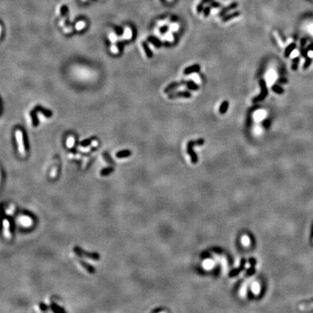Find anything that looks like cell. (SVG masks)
<instances>
[{
	"mask_svg": "<svg viewBox=\"0 0 313 313\" xmlns=\"http://www.w3.org/2000/svg\"><path fill=\"white\" fill-rule=\"evenodd\" d=\"M204 144V140L203 138H199L196 141H190L187 144V152L191 156V161L194 164H196L198 162V157L196 153L193 150V146H202Z\"/></svg>",
	"mask_w": 313,
	"mask_h": 313,
	"instance_id": "cell-1",
	"label": "cell"
},
{
	"mask_svg": "<svg viewBox=\"0 0 313 313\" xmlns=\"http://www.w3.org/2000/svg\"><path fill=\"white\" fill-rule=\"evenodd\" d=\"M259 83L261 88V93L259 96H257V97H254L253 99L252 102L254 103H257L258 102H261V101L264 100L265 97L267 96V94H268V90H267V84H266L265 81L264 79H260L259 81Z\"/></svg>",
	"mask_w": 313,
	"mask_h": 313,
	"instance_id": "cell-2",
	"label": "cell"
},
{
	"mask_svg": "<svg viewBox=\"0 0 313 313\" xmlns=\"http://www.w3.org/2000/svg\"><path fill=\"white\" fill-rule=\"evenodd\" d=\"M73 251L75 254L79 257H86L89 258L91 259H94V260H98L100 258V256L98 253L96 252H86V251H83L82 249H81L78 246H75L73 248Z\"/></svg>",
	"mask_w": 313,
	"mask_h": 313,
	"instance_id": "cell-3",
	"label": "cell"
},
{
	"mask_svg": "<svg viewBox=\"0 0 313 313\" xmlns=\"http://www.w3.org/2000/svg\"><path fill=\"white\" fill-rule=\"evenodd\" d=\"M15 136L16 139H17V142L18 143V148H19V151L21 152V154H25V144H24L23 138H22V131L21 130H17L15 132Z\"/></svg>",
	"mask_w": 313,
	"mask_h": 313,
	"instance_id": "cell-4",
	"label": "cell"
},
{
	"mask_svg": "<svg viewBox=\"0 0 313 313\" xmlns=\"http://www.w3.org/2000/svg\"><path fill=\"white\" fill-rule=\"evenodd\" d=\"M168 97L170 99L178 98V97H183V98H191V94L187 91H176V92L170 93L168 94Z\"/></svg>",
	"mask_w": 313,
	"mask_h": 313,
	"instance_id": "cell-5",
	"label": "cell"
},
{
	"mask_svg": "<svg viewBox=\"0 0 313 313\" xmlns=\"http://www.w3.org/2000/svg\"><path fill=\"white\" fill-rule=\"evenodd\" d=\"M186 81H184V80H183V81H180V82H173V83H171L170 84H169L165 89L164 92L166 93V94H168L169 92L172 91L174 90V89H177V88H178L179 86H183V85H186Z\"/></svg>",
	"mask_w": 313,
	"mask_h": 313,
	"instance_id": "cell-6",
	"label": "cell"
},
{
	"mask_svg": "<svg viewBox=\"0 0 313 313\" xmlns=\"http://www.w3.org/2000/svg\"><path fill=\"white\" fill-rule=\"evenodd\" d=\"M199 70H200V66L198 64H196V65H191L190 67H186L183 71V74L184 75H189V74L193 73H199Z\"/></svg>",
	"mask_w": 313,
	"mask_h": 313,
	"instance_id": "cell-7",
	"label": "cell"
},
{
	"mask_svg": "<svg viewBox=\"0 0 313 313\" xmlns=\"http://www.w3.org/2000/svg\"><path fill=\"white\" fill-rule=\"evenodd\" d=\"M78 262H79V264L81 265V267H83V269H85L86 271L89 272V273L93 274V273H95V269H94V267H93L91 265H90L89 264H88L87 262H84V261H83V260H81V259H79V260H78Z\"/></svg>",
	"mask_w": 313,
	"mask_h": 313,
	"instance_id": "cell-8",
	"label": "cell"
},
{
	"mask_svg": "<svg viewBox=\"0 0 313 313\" xmlns=\"http://www.w3.org/2000/svg\"><path fill=\"white\" fill-rule=\"evenodd\" d=\"M35 110H36V111L42 112L45 117H47V118H51L52 115V112L51 111H49V110H46V109L44 108V107H42L41 106H36V107Z\"/></svg>",
	"mask_w": 313,
	"mask_h": 313,
	"instance_id": "cell-9",
	"label": "cell"
},
{
	"mask_svg": "<svg viewBox=\"0 0 313 313\" xmlns=\"http://www.w3.org/2000/svg\"><path fill=\"white\" fill-rule=\"evenodd\" d=\"M148 42H150L151 44H152L157 48H160L162 45V42L159 41V39H158L157 38H156V37L154 36L149 37V38H148Z\"/></svg>",
	"mask_w": 313,
	"mask_h": 313,
	"instance_id": "cell-10",
	"label": "cell"
},
{
	"mask_svg": "<svg viewBox=\"0 0 313 313\" xmlns=\"http://www.w3.org/2000/svg\"><path fill=\"white\" fill-rule=\"evenodd\" d=\"M186 86H187L189 90L191 91H197L199 89V85L197 84L195 82H194L191 80H189V81H186Z\"/></svg>",
	"mask_w": 313,
	"mask_h": 313,
	"instance_id": "cell-11",
	"label": "cell"
},
{
	"mask_svg": "<svg viewBox=\"0 0 313 313\" xmlns=\"http://www.w3.org/2000/svg\"><path fill=\"white\" fill-rule=\"evenodd\" d=\"M228 107H229V102H228V101H224L223 103L221 104L220 106L219 112L222 114L226 113L228 111Z\"/></svg>",
	"mask_w": 313,
	"mask_h": 313,
	"instance_id": "cell-12",
	"label": "cell"
},
{
	"mask_svg": "<svg viewBox=\"0 0 313 313\" xmlns=\"http://www.w3.org/2000/svg\"><path fill=\"white\" fill-rule=\"evenodd\" d=\"M131 154V152L130 150H122V151L118 152L116 154V157L118 158H126L129 157Z\"/></svg>",
	"mask_w": 313,
	"mask_h": 313,
	"instance_id": "cell-13",
	"label": "cell"
},
{
	"mask_svg": "<svg viewBox=\"0 0 313 313\" xmlns=\"http://www.w3.org/2000/svg\"><path fill=\"white\" fill-rule=\"evenodd\" d=\"M214 265H215V262H214L213 260H212V259H206V260H204L203 262L202 265H203L204 268L206 269V270H210V269L212 268Z\"/></svg>",
	"mask_w": 313,
	"mask_h": 313,
	"instance_id": "cell-14",
	"label": "cell"
},
{
	"mask_svg": "<svg viewBox=\"0 0 313 313\" xmlns=\"http://www.w3.org/2000/svg\"><path fill=\"white\" fill-rule=\"evenodd\" d=\"M295 48H296V45L294 44H291L289 45V46L286 48V49H285V53H284L285 57H289V56L291 55V53L293 52V51L295 49Z\"/></svg>",
	"mask_w": 313,
	"mask_h": 313,
	"instance_id": "cell-15",
	"label": "cell"
},
{
	"mask_svg": "<svg viewBox=\"0 0 313 313\" xmlns=\"http://www.w3.org/2000/svg\"><path fill=\"white\" fill-rule=\"evenodd\" d=\"M36 110H34L33 111L30 112V116L32 118V122H33V126H37L38 125V120L37 118L36 115Z\"/></svg>",
	"mask_w": 313,
	"mask_h": 313,
	"instance_id": "cell-16",
	"label": "cell"
},
{
	"mask_svg": "<svg viewBox=\"0 0 313 313\" xmlns=\"http://www.w3.org/2000/svg\"><path fill=\"white\" fill-rule=\"evenodd\" d=\"M142 46H143L145 52H146V56H147L149 58H152V56H153L152 52L151 49L149 47V46H148L147 44H146V42H143V43H142Z\"/></svg>",
	"mask_w": 313,
	"mask_h": 313,
	"instance_id": "cell-17",
	"label": "cell"
},
{
	"mask_svg": "<svg viewBox=\"0 0 313 313\" xmlns=\"http://www.w3.org/2000/svg\"><path fill=\"white\" fill-rule=\"evenodd\" d=\"M113 171H114V168H113V167H106V168H104L101 170L100 175H102V176H105V177L107 176V175H109L110 174H111Z\"/></svg>",
	"mask_w": 313,
	"mask_h": 313,
	"instance_id": "cell-18",
	"label": "cell"
},
{
	"mask_svg": "<svg viewBox=\"0 0 313 313\" xmlns=\"http://www.w3.org/2000/svg\"><path fill=\"white\" fill-rule=\"evenodd\" d=\"M239 15H240V13H238V12H234L232 14L228 15L224 17V18H223V22H226V21H230V20L233 19V18H237V17H238Z\"/></svg>",
	"mask_w": 313,
	"mask_h": 313,
	"instance_id": "cell-19",
	"label": "cell"
},
{
	"mask_svg": "<svg viewBox=\"0 0 313 313\" xmlns=\"http://www.w3.org/2000/svg\"><path fill=\"white\" fill-rule=\"evenodd\" d=\"M10 223L7 219L4 220V228H5V236L7 237L10 236Z\"/></svg>",
	"mask_w": 313,
	"mask_h": 313,
	"instance_id": "cell-20",
	"label": "cell"
},
{
	"mask_svg": "<svg viewBox=\"0 0 313 313\" xmlns=\"http://www.w3.org/2000/svg\"><path fill=\"white\" fill-rule=\"evenodd\" d=\"M51 308L52 310V311L54 312L60 313V312H65V310L63 308H62L61 307H60L59 305H57V304L52 303L51 305Z\"/></svg>",
	"mask_w": 313,
	"mask_h": 313,
	"instance_id": "cell-21",
	"label": "cell"
},
{
	"mask_svg": "<svg viewBox=\"0 0 313 313\" xmlns=\"http://www.w3.org/2000/svg\"><path fill=\"white\" fill-rule=\"evenodd\" d=\"M271 89H272V91H274V92H275V94H282L283 93V91H283V89H282L281 86H278V85H277V84L273 85V86H272Z\"/></svg>",
	"mask_w": 313,
	"mask_h": 313,
	"instance_id": "cell-22",
	"label": "cell"
},
{
	"mask_svg": "<svg viewBox=\"0 0 313 313\" xmlns=\"http://www.w3.org/2000/svg\"><path fill=\"white\" fill-rule=\"evenodd\" d=\"M299 310H309L313 309V302L308 304H303L299 305Z\"/></svg>",
	"mask_w": 313,
	"mask_h": 313,
	"instance_id": "cell-23",
	"label": "cell"
},
{
	"mask_svg": "<svg viewBox=\"0 0 313 313\" xmlns=\"http://www.w3.org/2000/svg\"><path fill=\"white\" fill-rule=\"evenodd\" d=\"M251 291L254 294H258L260 291V286L258 283L255 282L251 286Z\"/></svg>",
	"mask_w": 313,
	"mask_h": 313,
	"instance_id": "cell-24",
	"label": "cell"
},
{
	"mask_svg": "<svg viewBox=\"0 0 313 313\" xmlns=\"http://www.w3.org/2000/svg\"><path fill=\"white\" fill-rule=\"evenodd\" d=\"M242 243L244 246H249L250 244H251V240H250L249 237L248 236H242Z\"/></svg>",
	"mask_w": 313,
	"mask_h": 313,
	"instance_id": "cell-25",
	"label": "cell"
},
{
	"mask_svg": "<svg viewBox=\"0 0 313 313\" xmlns=\"http://www.w3.org/2000/svg\"><path fill=\"white\" fill-rule=\"evenodd\" d=\"M123 37H124L126 39H130V38H131V37H132V31H131L130 28H126L124 34H123Z\"/></svg>",
	"mask_w": 313,
	"mask_h": 313,
	"instance_id": "cell-26",
	"label": "cell"
},
{
	"mask_svg": "<svg viewBox=\"0 0 313 313\" xmlns=\"http://www.w3.org/2000/svg\"><path fill=\"white\" fill-rule=\"evenodd\" d=\"M92 140H91V139H86V140H83V142H81V146H84V147H86V146H88L89 145L91 144V143H92Z\"/></svg>",
	"mask_w": 313,
	"mask_h": 313,
	"instance_id": "cell-27",
	"label": "cell"
},
{
	"mask_svg": "<svg viewBox=\"0 0 313 313\" xmlns=\"http://www.w3.org/2000/svg\"><path fill=\"white\" fill-rule=\"evenodd\" d=\"M74 142H75V140H74V138L73 137H69L68 139H67V145L68 147H72V146H73V144H74Z\"/></svg>",
	"mask_w": 313,
	"mask_h": 313,
	"instance_id": "cell-28",
	"label": "cell"
},
{
	"mask_svg": "<svg viewBox=\"0 0 313 313\" xmlns=\"http://www.w3.org/2000/svg\"><path fill=\"white\" fill-rule=\"evenodd\" d=\"M262 126L265 129H268L270 126V120L269 119H265L262 122Z\"/></svg>",
	"mask_w": 313,
	"mask_h": 313,
	"instance_id": "cell-29",
	"label": "cell"
},
{
	"mask_svg": "<svg viewBox=\"0 0 313 313\" xmlns=\"http://www.w3.org/2000/svg\"><path fill=\"white\" fill-rule=\"evenodd\" d=\"M75 27H76L77 30H82L85 27V22L83 21H80L76 24Z\"/></svg>",
	"mask_w": 313,
	"mask_h": 313,
	"instance_id": "cell-30",
	"label": "cell"
},
{
	"mask_svg": "<svg viewBox=\"0 0 313 313\" xmlns=\"http://www.w3.org/2000/svg\"><path fill=\"white\" fill-rule=\"evenodd\" d=\"M104 158H105V159H106L107 162H108V163H110V164H113V162L112 160L111 159V158L109 157L108 155L107 154H104Z\"/></svg>",
	"mask_w": 313,
	"mask_h": 313,
	"instance_id": "cell-31",
	"label": "cell"
},
{
	"mask_svg": "<svg viewBox=\"0 0 313 313\" xmlns=\"http://www.w3.org/2000/svg\"><path fill=\"white\" fill-rule=\"evenodd\" d=\"M39 309L42 310V311H46V310L48 309V307L44 303H42L39 304Z\"/></svg>",
	"mask_w": 313,
	"mask_h": 313,
	"instance_id": "cell-32",
	"label": "cell"
},
{
	"mask_svg": "<svg viewBox=\"0 0 313 313\" xmlns=\"http://www.w3.org/2000/svg\"><path fill=\"white\" fill-rule=\"evenodd\" d=\"M168 29H169V27H167V26H163V27L161 28L160 30H159V31H160L161 34H165L166 32H167V30H168Z\"/></svg>",
	"mask_w": 313,
	"mask_h": 313,
	"instance_id": "cell-33",
	"label": "cell"
},
{
	"mask_svg": "<svg viewBox=\"0 0 313 313\" xmlns=\"http://www.w3.org/2000/svg\"><path fill=\"white\" fill-rule=\"evenodd\" d=\"M110 50H111V51H112V53H114V54H116V53H118V47H117L116 46H112V47L110 48Z\"/></svg>",
	"mask_w": 313,
	"mask_h": 313,
	"instance_id": "cell-34",
	"label": "cell"
},
{
	"mask_svg": "<svg viewBox=\"0 0 313 313\" xmlns=\"http://www.w3.org/2000/svg\"><path fill=\"white\" fill-rule=\"evenodd\" d=\"M110 38L112 42H116V40H117V36H116V35H114V34H112L110 36Z\"/></svg>",
	"mask_w": 313,
	"mask_h": 313,
	"instance_id": "cell-35",
	"label": "cell"
},
{
	"mask_svg": "<svg viewBox=\"0 0 313 313\" xmlns=\"http://www.w3.org/2000/svg\"><path fill=\"white\" fill-rule=\"evenodd\" d=\"M307 56H308L309 58H313V50H312V49H310V50H309V51L307 52Z\"/></svg>",
	"mask_w": 313,
	"mask_h": 313,
	"instance_id": "cell-36",
	"label": "cell"
},
{
	"mask_svg": "<svg viewBox=\"0 0 313 313\" xmlns=\"http://www.w3.org/2000/svg\"><path fill=\"white\" fill-rule=\"evenodd\" d=\"M278 82L279 83H287V80L285 79V78H281L278 80Z\"/></svg>",
	"mask_w": 313,
	"mask_h": 313,
	"instance_id": "cell-37",
	"label": "cell"
},
{
	"mask_svg": "<svg viewBox=\"0 0 313 313\" xmlns=\"http://www.w3.org/2000/svg\"><path fill=\"white\" fill-rule=\"evenodd\" d=\"M28 220V218H23L22 220H21V222L24 225H29V221Z\"/></svg>",
	"mask_w": 313,
	"mask_h": 313,
	"instance_id": "cell-38",
	"label": "cell"
},
{
	"mask_svg": "<svg viewBox=\"0 0 313 313\" xmlns=\"http://www.w3.org/2000/svg\"><path fill=\"white\" fill-rule=\"evenodd\" d=\"M309 29H310V32L312 34V36H313V24H312L311 26H310V28H309Z\"/></svg>",
	"mask_w": 313,
	"mask_h": 313,
	"instance_id": "cell-39",
	"label": "cell"
},
{
	"mask_svg": "<svg viewBox=\"0 0 313 313\" xmlns=\"http://www.w3.org/2000/svg\"><path fill=\"white\" fill-rule=\"evenodd\" d=\"M66 10H67V8L65 7H64L62 9V15H65V13H66Z\"/></svg>",
	"mask_w": 313,
	"mask_h": 313,
	"instance_id": "cell-40",
	"label": "cell"
},
{
	"mask_svg": "<svg viewBox=\"0 0 313 313\" xmlns=\"http://www.w3.org/2000/svg\"><path fill=\"white\" fill-rule=\"evenodd\" d=\"M168 1H171V0H168Z\"/></svg>",
	"mask_w": 313,
	"mask_h": 313,
	"instance_id": "cell-41",
	"label": "cell"
}]
</instances>
